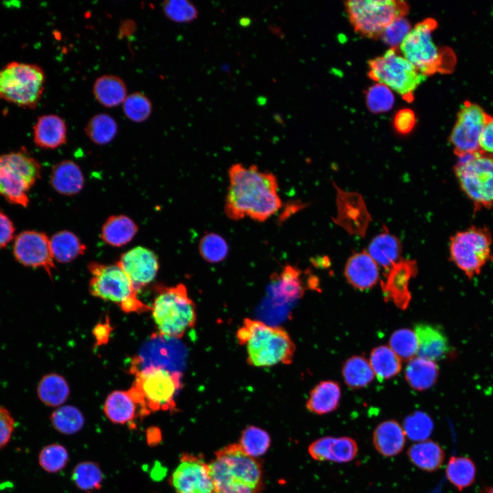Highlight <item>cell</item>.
Returning <instances> with one entry per match:
<instances>
[{"instance_id": "cell-1", "label": "cell", "mask_w": 493, "mask_h": 493, "mask_svg": "<svg viewBox=\"0 0 493 493\" xmlns=\"http://www.w3.org/2000/svg\"><path fill=\"white\" fill-rule=\"evenodd\" d=\"M228 176L225 214L229 219L248 217L264 222L281 207L277 179L272 173L261 170L256 165L235 164L229 168Z\"/></svg>"}, {"instance_id": "cell-2", "label": "cell", "mask_w": 493, "mask_h": 493, "mask_svg": "<svg viewBox=\"0 0 493 493\" xmlns=\"http://www.w3.org/2000/svg\"><path fill=\"white\" fill-rule=\"evenodd\" d=\"M238 343L245 348L246 363L253 367H271L292 363L296 345L286 329L245 318L236 331Z\"/></svg>"}, {"instance_id": "cell-3", "label": "cell", "mask_w": 493, "mask_h": 493, "mask_svg": "<svg viewBox=\"0 0 493 493\" xmlns=\"http://www.w3.org/2000/svg\"><path fill=\"white\" fill-rule=\"evenodd\" d=\"M214 493H261L262 470L256 458L239 444H229L215 453L209 464Z\"/></svg>"}, {"instance_id": "cell-4", "label": "cell", "mask_w": 493, "mask_h": 493, "mask_svg": "<svg viewBox=\"0 0 493 493\" xmlns=\"http://www.w3.org/2000/svg\"><path fill=\"white\" fill-rule=\"evenodd\" d=\"M135 375L129 394L139 407L140 416L159 410L176 411L175 398L182 385L181 374L162 366L131 369Z\"/></svg>"}, {"instance_id": "cell-5", "label": "cell", "mask_w": 493, "mask_h": 493, "mask_svg": "<svg viewBox=\"0 0 493 493\" xmlns=\"http://www.w3.org/2000/svg\"><path fill=\"white\" fill-rule=\"evenodd\" d=\"M158 290L151 311L159 333L181 338L196 325L197 306L183 283Z\"/></svg>"}, {"instance_id": "cell-6", "label": "cell", "mask_w": 493, "mask_h": 493, "mask_svg": "<svg viewBox=\"0 0 493 493\" xmlns=\"http://www.w3.org/2000/svg\"><path fill=\"white\" fill-rule=\"evenodd\" d=\"M437 26L432 18L418 23L399 47L401 54L426 77L448 73L455 65L453 53L440 49L433 42L432 34Z\"/></svg>"}, {"instance_id": "cell-7", "label": "cell", "mask_w": 493, "mask_h": 493, "mask_svg": "<svg viewBox=\"0 0 493 493\" xmlns=\"http://www.w3.org/2000/svg\"><path fill=\"white\" fill-rule=\"evenodd\" d=\"M40 175V164L25 149L0 155V195L9 203L26 207Z\"/></svg>"}, {"instance_id": "cell-8", "label": "cell", "mask_w": 493, "mask_h": 493, "mask_svg": "<svg viewBox=\"0 0 493 493\" xmlns=\"http://www.w3.org/2000/svg\"><path fill=\"white\" fill-rule=\"evenodd\" d=\"M88 267L92 275L89 282L92 295L116 303L126 313L151 310L138 299V292L117 264L106 265L93 262Z\"/></svg>"}, {"instance_id": "cell-9", "label": "cell", "mask_w": 493, "mask_h": 493, "mask_svg": "<svg viewBox=\"0 0 493 493\" xmlns=\"http://www.w3.org/2000/svg\"><path fill=\"white\" fill-rule=\"evenodd\" d=\"M459 187L475 210L493 207V156L481 150L458 157L454 166Z\"/></svg>"}, {"instance_id": "cell-10", "label": "cell", "mask_w": 493, "mask_h": 493, "mask_svg": "<svg viewBox=\"0 0 493 493\" xmlns=\"http://www.w3.org/2000/svg\"><path fill=\"white\" fill-rule=\"evenodd\" d=\"M390 48L382 55L368 62V76L395 92L407 102L414 99L416 88L427 77L418 71L400 53Z\"/></svg>"}, {"instance_id": "cell-11", "label": "cell", "mask_w": 493, "mask_h": 493, "mask_svg": "<svg viewBox=\"0 0 493 493\" xmlns=\"http://www.w3.org/2000/svg\"><path fill=\"white\" fill-rule=\"evenodd\" d=\"M45 74L36 64L12 62L0 70V99L33 109L45 90Z\"/></svg>"}, {"instance_id": "cell-12", "label": "cell", "mask_w": 493, "mask_h": 493, "mask_svg": "<svg viewBox=\"0 0 493 493\" xmlns=\"http://www.w3.org/2000/svg\"><path fill=\"white\" fill-rule=\"evenodd\" d=\"M344 7L354 30L368 38H380L393 21L409 11L407 3L399 0H351Z\"/></svg>"}, {"instance_id": "cell-13", "label": "cell", "mask_w": 493, "mask_h": 493, "mask_svg": "<svg viewBox=\"0 0 493 493\" xmlns=\"http://www.w3.org/2000/svg\"><path fill=\"white\" fill-rule=\"evenodd\" d=\"M492 238L485 227L471 226L450 238V260L471 279L490 258Z\"/></svg>"}, {"instance_id": "cell-14", "label": "cell", "mask_w": 493, "mask_h": 493, "mask_svg": "<svg viewBox=\"0 0 493 493\" xmlns=\"http://www.w3.org/2000/svg\"><path fill=\"white\" fill-rule=\"evenodd\" d=\"M493 116L474 103L466 101L460 107L449 136V142L457 157L479 151V138Z\"/></svg>"}, {"instance_id": "cell-15", "label": "cell", "mask_w": 493, "mask_h": 493, "mask_svg": "<svg viewBox=\"0 0 493 493\" xmlns=\"http://www.w3.org/2000/svg\"><path fill=\"white\" fill-rule=\"evenodd\" d=\"M13 255L15 260L26 267L41 268L51 277L55 268L48 236L43 232L26 230L14 238Z\"/></svg>"}, {"instance_id": "cell-16", "label": "cell", "mask_w": 493, "mask_h": 493, "mask_svg": "<svg viewBox=\"0 0 493 493\" xmlns=\"http://www.w3.org/2000/svg\"><path fill=\"white\" fill-rule=\"evenodd\" d=\"M170 482L176 493H214L209 464L197 455L182 454Z\"/></svg>"}, {"instance_id": "cell-17", "label": "cell", "mask_w": 493, "mask_h": 493, "mask_svg": "<svg viewBox=\"0 0 493 493\" xmlns=\"http://www.w3.org/2000/svg\"><path fill=\"white\" fill-rule=\"evenodd\" d=\"M415 260L401 259L393 264L381 281V288L386 301H392L397 307L405 309L411 301L409 289L411 279L417 274Z\"/></svg>"}, {"instance_id": "cell-18", "label": "cell", "mask_w": 493, "mask_h": 493, "mask_svg": "<svg viewBox=\"0 0 493 493\" xmlns=\"http://www.w3.org/2000/svg\"><path fill=\"white\" fill-rule=\"evenodd\" d=\"M336 188L338 214L334 221L350 234L364 236L371 218L363 199L356 192Z\"/></svg>"}, {"instance_id": "cell-19", "label": "cell", "mask_w": 493, "mask_h": 493, "mask_svg": "<svg viewBox=\"0 0 493 493\" xmlns=\"http://www.w3.org/2000/svg\"><path fill=\"white\" fill-rule=\"evenodd\" d=\"M116 264L128 276L137 292L153 280L159 269L155 253L142 246L127 251Z\"/></svg>"}, {"instance_id": "cell-20", "label": "cell", "mask_w": 493, "mask_h": 493, "mask_svg": "<svg viewBox=\"0 0 493 493\" xmlns=\"http://www.w3.org/2000/svg\"><path fill=\"white\" fill-rule=\"evenodd\" d=\"M308 453L316 461L347 463L357 456L358 445L349 437L326 436L312 442Z\"/></svg>"}, {"instance_id": "cell-21", "label": "cell", "mask_w": 493, "mask_h": 493, "mask_svg": "<svg viewBox=\"0 0 493 493\" xmlns=\"http://www.w3.org/2000/svg\"><path fill=\"white\" fill-rule=\"evenodd\" d=\"M414 332L418 342V357L435 362L448 355L451 352L448 340L438 327L418 323L414 327Z\"/></svg>"}, {"instance_id": "cell-22", "label": "cell", "mask_w": 493, "mask_h": 493, "mask_svg": "<svg viewBox=\"0 0 493 493\" xmlns=\"http://www.w3.org/2000/svg\"><path fill=\"white\" fill-rule=\"evenodd\" d=\"M344 275L355 288L367 290L378 281L379 268L366 251L358 252L353 253L346 261Z\"/></svg>"}, {"instance_id": "cell-23", "label": "cell", "mask_w": 493, "mask_h": 493, "mask_svg": "<svg viewBox=\"0 0 493 493\" xmlns=\"http://www.w3.org/2000/svg\"><path fill=\"white\" fill-rule=\"evenodd\" d=\"M33 130L34 142L39 148L55 149L66 142V125L64 119L56 114L38 117Z\"/></svg>"}, {"instance_id": "cell-24", "label": "cell", "mask_w": 493, "mask_h": 493, "mask_svg": "<svg viewBox=\"0 0 493 493\" xmlns=\"http://www.w3.org/2000/svg\"><path fill=\"white\" fill-rule=\"evenodd\" d=\"M372 442L381 455L394 457L403 450L406 435L403 427L396 420H388L379 423L374 429Z\"/></svg>"}, {"instance_id": "cell-25", "label": "cell", "mask_w": 493, "mask_h": 493, "mask_svg": "<svg viewBox=\"0 0 493 493\" xmlns=\"http://www.w3.org/2000/svg\"><path fill=\"white\" fill-rule=\"evenodd\" d=\"M50 184L57 192L71 196L81 190L84 185V177L76 163L63 160L53 166Z\"/></svg>"}, {"instance_id": "cell-26", "label": "cell", "mask_w": 493, "mask_h": 493, "mask_svg": "<svg viewBox=\"0 0 493 493\" xmlns=\"http://www.w3.org/2000/svg\"><path fill=\"white\" fill-rule=\"evenodd\" d=\"M412 464L426 472H435L443 465L445 452L437 442L426 440L412 444L407 451Z\"/></svg>"}, {"instance_id": "cell-27", "label": "cell", "mask_w": 493, "mask_h": 493, "mask_svg": "<svg viewBox=\"0 0 493 493\" xmlns=\"http://www.w3.org/2000/svg\"><path fill=\"white\" fill-rule=\"evenodd\" d=\"M340 397V388L337 382L323 381L311 390L306 408L317 415L327 414L338 408Z\"/></svg>"}, {"instance_id": "cell-28", "label": "cell", "mask_w": 493, "mask_h": 493, "mask_svg": "<svg viewBox=\"0 0 493 493\" xmlns=\"http://www.w3.org/2000/svg\"><path fill=\"white\" fill-rule=\"evenodd\" d=\"M401 251L400 240L385 229L372 239L366 252L377 265L389 269L401 260Z\"/></svg>"}, {"instance_id": "cell-29", "label": "cell", "mask_w": 493, "mask_h": 493, "mask_svg": "<svg viewBox=\"0 0 493 493\" xmlns=\"http://www.w3.org/2000/svg\"><path fill=\"white\" fill-rule=\"evenodd\" d=\"M93 94L101 105L114 108L123 103L127 97V89L125 81L118 76L104 75L94 81Z\"/></svg>"}, {"instance_id": "cell-30", "label": "cell", "mask_w": 493, "mask_h": 493, "mask_svg": "<svg viewBox=\"0 0 493 493\" xmlns=\"http://www.w3.org/2000/svg\"><path fill=\"white\" fill-rule=\"evenodd\" d=\"M439 368L431 360L417 357L410 359L405 369V379L412 388L422 391L431 388L437 381Z\"/></svg>"}, {"instance_id": "cell-31", "label": "cell", "mask_w": 493, "mask_h": 493, "mask_svg": "<svg viewBox=\"0 0 493 493\" xmlns=\"http://www.w3.org/2000/svg\"><path fill=\"white\" fill-rule=\"evenodd\" d=\"M138 231V226L128 216L116 215L109 217L101 229V237L108 244L120 247L129 243Z\"/></svg>"}, {"instance_id": "cell-32", "label": "cell", "mask_w": 493, "mask_h": 493, "mask_svg": "<svg viewBox=\"0 0 493 493\" xmlns=\"http://www.w3.org/2000/svg\"><path fill=\"white\" fill-rule=\"evenodd\" d=\"M137 407L127 391L116 390L106 398L103 411L111 422L123 425L134 420Z\"/></svg>"}, {"instance_id": "cell-33", "label": "cell", "mask_w": 493, "mask_h": 493, "mask_svg": "<svg viewBox=\"0 0 493 493\" xmlns=\"http://www.w3.org/2000/svg\"><path fill=\"white\" fill-rule=\"evenodd\" d=\"M49 242L53 260L59 263H69L83 255L86 249L79 238L67 230L55 233Z\"/></svg>"}, {"instance_id": "cell-34", "label": "cell", "mask_w": 493, "mask_h": 493, "mask_svg": "<svg viewBox=\"0 0 493 493\" xmlns=\"http://www.w3.org/2000/svg\"><path fill=\"white\" fill-rule=\"evenodd\" d=\"M69 392L66 379L56 373L45 375L37 387L39 399L49 407H59L62 405L67 399Z\"/></svg>"}, {"instance_id": "cell-35", "label": "cell", "mask_w": 493, "mask_h": 493, "mask_svg": "<svg viewBox=\"0 0 493 493\" xmlns=\"http://www.w3.org/2000/svg\"><path fill=\"white\" fill-rule=\"evenodd\" d=\"M445 470L447 479L459 492L475 482L476 465L468 457L451 456Z\"/></svg>"}, {"instance_id": "cell-36", "label": "cell", "mask_w": 493, "mask_h": 493, "mask_svg": "<svg viewBox=\"0 0 493 493\" xmlns=\"http://www.w3.org/2000/svg\"><path fill=\"white\" fill-rule=\"evenodd\" d=\"M272 288L281 297L296 299L303 294L301 271L292 265H286L280 273H275L272 278Z\"/></svg>"}, {"instance_id": "cell-37", "label": "cell", "mask_w": 493, "mask_h": 493, "mask_svg": "<svg viewBox=\"0 0 493 493\" xmlns=\"http://www.w3.org/2000/svg\"><path fill=\"white\" fill-rule=\"evenodd\" d=\"M369 362L379 381L396 376L401 368V359L387 346L375 348L370 353Z\"/></svg>"}, {"instance_id": "cell-38", "label": "cell", "mask_w": 493, "mask_h": 493, "mask_svg": "<svg viewBox=\"0 0 493 493\" xmlns=\"http://www.w3.org/2000/svg\"><path fill=\"white\" fill-rule=\"evenodd\" d=\"M342 372L345 383L353 389L366 387L370 383L375 375L370 362L362 356L349 358Z\"/></svg>"}, {"instance_id": "cell-39", "label": "cell", "mask_w": 493, "mask_h": 493, "mask_svg": "<svg viewBox=\"0 0 493 493\" xmlns=\"http://www.w3.org/2000/svg\"><path fill=\"white\" fill-rule=\"evenodd\" d=\"M85 132L92 142L103 145L115 138L118 132V124L110 115L105 113L98 114L88 121Z\"/></svg>"}, {"instance_id": "cell-40", "label": "cell", "mask_w": 493, "mask_h": 493, "mask_svg": "<svg viewBox=\"0 0 493 493\" xmlns=\"http://www.w3.org/2000/svg\"><path fill=\"white\" fill-rule=\"evenodd\" d=\"M50 420L55 430L66 435L78 432L84 424L81 412L72 405L59 407L51 414Z\"/></svg>"}, {"instance_id": "cell-41", "label": "cell", "mask_w": 493, "mask_h": 493, "mask_svg": "<svg viewBox=\"0 0 493 493\" xmlns=\"http://www.w3.org/2000/svg\"><path fill=\"white\" fill-rule=\"evenodd\" d=\"M103 475L99 466L92 462H83L74 468L72 480L81 490L92 492L101 488Z\"/></svg>"}, {"instance_id": "cell-42", "label": "cell", "mask_w": 493, "mask_h": 493, "mask_svg": "<svg viewBox=\"0 0 493 493\" xmlns=\"http://www.w3.org/2000/svg\"><path fill=\"white\" fill-rule=\"evenodd\" d=\"M201 257L209 263L223 262L229 253V245L220 235L210 232L204 234L199 243Z\"/></svg>"}, {"instance_id": "cell-43", "label": "cell", "mask_w": 493, "mask_h": 493, "mask_svg": "<svg viewBox=\"0 0 493 493\" xmlns=\"http://www.w3.org/2000/svg\"><path fill=\"white\" fill-rule=\"evenodd\" d=\"M270 444V438L266 431L250 426L242 431L239 445L246 454L256 458L268 451Z\"/></svg>"}, {"instance_id": "cell-44", "label": "cell", "mask_w": 493, "mask_h": 493, "mask_svg": "<svg viewBox=\"0 0 493 493\" xmlns=\"http://www.w3.org/2000/svg\"><path fill=\"white\" fill-rule=\"evenodd\" d=\"M403 428L406 437L418 442L429 438L433 429V422L426 413L417 411L405 418Z\"/></svg>"}, {"instance_id": "cell-45", "label": "cell", "mask_w": 493, "mask_h": 493, "mask_svg": "<svg viewBox=\"0 0 493 493\" xmlns=\"http://www.w3.org/2000/svg\"><path fill=\"white\" fill-rule=\"evenodd\" d=\"M390 348L403 360L414 358L418 351L415 332L409 329L395 331L390 338Z\"/></svg>"}, {"instance_id": "cell-46", "label": "cell", "mask_w": 493, "mask_h": 493, "mask_svg": "<svg viewBox=\"0 0 493 493\" xmlns=\"http://www.w3.org/2000/svg\"><path fill=\"white\" fill-rule=\"evenodd\" d=\"M125 116L131 121L141 123L149 118L152 112V103L143 93L136 92L128 95L123 103Z\"/></svg>"}, {"instance_id": "cell-47", "label": "cell", "mask_w": 493, "mask_h": 493, "mask_svg": "<svg viewBox=\"0 0 493 493\" xmlns=\"http://www.w3.org/2000/svg\"><path fill=\"white\" fill-rule=\"evenodd\" d=\"M68 459L67 450L58 444L45 446L38 455V462L42 468L53 473L62 470L66 466Z\"/></svg>"}, {"instance_id": "cell-48", "label": "cell", "mask_w": 493, "mask_h": 493, "mask_svg": "<svg viewBox=\"0 0 493 493\" xmlns=\"http://www.w3.org/2000/svg\"><path fill=\"white\" fill-rule=\"evenodd\" d=\"M366 99L368 110L373 113L387 112L392 108L394 103L392 91L387 86L379 83L368 89Z\"/></svg>"}, {"instance_id": "cell-49", "label": "cell", "mask_w": 493, "mask_h": 493, "mask_svg": "<svg viewBox=\"0 0 493 493\" xmlns=\"http://www.w3.org/2000/svg\"><path fill=\"white\" fill-rule=\"evenodd\" d=\"M162 10L165 16L177 23H190L198 16L197 8L186 0H170L163 2Z\"/></svg>"}, {"instance_id": "cell-50", "label": "cell", "mask_w": 493, "mask_h": 493, "mask_svg": "<svg viewBox=\"0 0 493 493\" xmlns=\"http://www.w3.org/2000/svg\"><path fill=\"white\" fill-rule=\"evenodd\" d=\"M412 29L409 21L405 16L393 21L382 32L380 38L390 46L399 49L400 45Z\"/></svg>"}, {"instance_id": "cell-51", "label": "cell", "mask_w": 493, "mask_h": 493, "mask_svg": "<svg viewBox=\"0 0 493 493\" xmlns=\"http://www.w3.org/2000/svg\"><path fill=\"white\" fill-rule=\"evenodd\" d=\"M393 122L395 130L401 134L406 135L415 127L416 119L412 110L403 108L396 113Z\"/></svg>"}, {"instance_id": "cell-52", "label": "cell", "mask_w": 493, "mask_h": 493, "mask_svg": "<svg viewBox=\"0 0 493 493\" xmlns=\"http://www.w3.org/2000/svg\"><path fill=\"white\" fill-rule=\"evenodd\" d=\"M15 420L9 410L0 406V449L10 442L14 431Z\"/></svg>"}, {"instance_id": "cell-53", "label": "cell", "mask_w": 493, "mask_h": 493, "mask_svg": "<svg viewBox=\"0 0 493 493\" xmlns=\"http://www.w3.org/2000/svg\"><path fill=\"white\" fill-rule=\"evenodd\" d=\"M15 227L12 220L0 208V249L13 240Z\"/></svg>"}, {"instance_id": "cell-54", "label": "cell", "mask_w": 493, "mask_h": 493, "mask_svg": "<svg viewBox=\"0 0 493 493\" xmlns=\"http://www.w3.org/2000/svg\"><path fill=\"white\" fill-rule=\"evenodd\" d=\"M479 149L486 154L493 155V118L486 125L481 134Z\"/></svg>"}, {"instance_id": "cell-55", "label": "cell", "mask_w": 493, "mask_h": 493, "mask_svg": "<svg viewBox=\"0 0 493 493\" xmlns=\"http://www.w3.org/2000/svg\"><path fill=\"white\" fill-rule=\"evenodd\" d=\"M111 331L112 327L108 321L97 324L93 329V334L96 340V344L97 346H101L108 343L110 339Z\"/></svg>"}, {"instance_id": "cell-56", "label": "cell", "mask_w": 493, "mask_h": 493, "mask_svg": "<svg viewBox=\"0 0 493 493\" xmlns=\"http://www.w3.org/2000/svg\"><path fill=\"white\" fill-rule=\"evenodd\" d=\"M147 439L149 444L159 442L161 439L160 432L157 428H151L147 431Z\"/></svg>"}, {"instance_id": "cell-57", "label": "cell", "mask_w": 493, "mask_h": 493, "mask_svg": "<svg viewBox=\"0 0 493 493\" xmlns=\"http://www.w3.org/2000/svg\"><path fill=\"white\" fill-rule=\"evenodd\" d=\"M482 493H493V485H486L482 489Z\"/></svg>"}]
</instances>
